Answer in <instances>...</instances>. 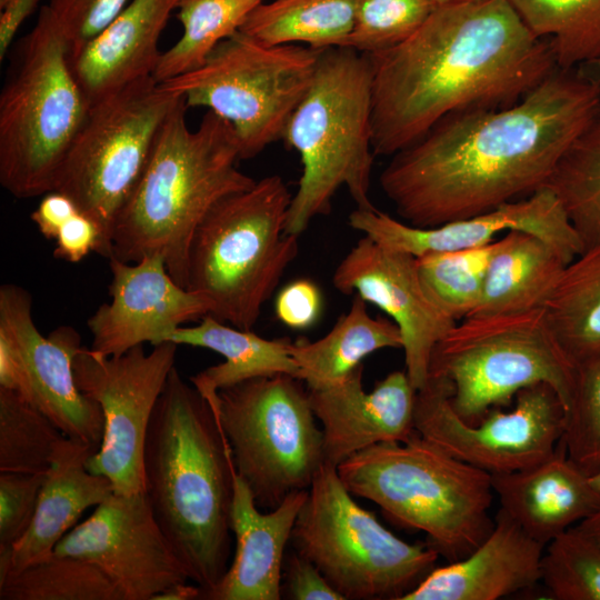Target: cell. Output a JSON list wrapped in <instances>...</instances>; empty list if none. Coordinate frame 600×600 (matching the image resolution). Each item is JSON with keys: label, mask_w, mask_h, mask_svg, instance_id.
Listing matches in <instances>:
<instances>
[{"label": "cell", "mask_w": 600, "mask_h": 600, "mask_svg": "<svg viewBox=\"0 0 600 600\" xmlns=\"http://www.w3.org/2000/svg\"><path fill=\"white\" fill-rule=\"evenodd\" d=\"M96 451L67 436L59 442L29 530L12 548H0V574L53 552L84 510L99 506L114 492L107 477L87 467Z\"/></svg>", "instance_id": "26"}, {"label": "cell", "mask_w": 600, "mask_h": 600, "mask_svg": "<svg viewBox=\"0 0 600 600\" xmlns=\"http://www.w3.org/2000/svg\"><path fill=\"white\" fill-rule=\"evenodd\" d=\"M79 210L70 197L51 191L44 194L30 218L46 239L56 240L60 228Z\"/></svg>", "instance_id": "46"}, {"label": "cell", "mask_w": 600, "mask_h": 600, "mask_svg": "<svg viewBox=\"0 0 600 600\" xmlns=\"http://www.w3.org/2000/svg\"><path fill=\"white\" fill-rule=\"evenodd\" d=\"M599 114L600 82L558 69L513 104L444 117L391 156L380 187L413 227L481 214L546 187Z\"/></svg>", "instance_id": "1"}, {"label": "cell", "mask_w": 600, "mask_h": 600, "mask_svg": "<svg viewBox=\"0 0 600 600\" xmlns=\"http://www.w3.org/2000/svg\"><path fill=\"white\" fill-rule=\"evenodd\" d=\"M589 477L591 484L600 493V470Z\"/></svg>", "instance_id": "52"}, {"label": "cell", "mask_w": 600, "mask_h": 600, "mask_svg": "<svg viewBox=\"0 0 600 600\" xmlns=\"http://www.w3.org/2000/svg\"><path fill=\"white\" fill-rule=\"evenodd\" d=\"M546 187L560 201L582 251L600 247V114L562 154Z\"/></svg>", "instance_id": "33"}, {"label": "cell", "mask_w": 600, "mask_h": 600, "mask_svg": "<svg viewBox=\"0 0 600 600\" xmlns=\"http://www.w3.org/2000/svg\"><path fill=\"white\" fill-rule=\"evenodd\" d=\"M493 492L504 510L542 544L600 508V493L560 443L547 460L514 472L491 474Z\"/></svg>", "instance_id": "25"}, {"label": "cell", "mask_w": 600, "mask_h": 600, "mask_svg": "<svg viewBox=\"0 0 600 600\" xmlns=\"http://www.w3.org/2000/svg\"><path fill=\"white\" fill-rule=\"evenodd\" d=\"M281 594L292 600H344L320 570L294 549L284 554Z\"/></svg>", "instance_id": "43"}, {"label": "cell", "mask_w": 600, "mask_h": 600, "mask_svg": "<svg viewBox=\"0 0 600 600\" xmlns=\"http://www.w3.org/2000/svg\"><path fill=\"white\" fill-rule=\"evenodd\" d=\"M64 437L38 408L0 387V472L47 473Z\"/></svg>", "instance_id": "37"}, {"label": "cell", "mask_w": 600, "mask_h": 600, "mask_svg": "<svg viewBox=\"0 0 600 600\" xmlns=\"http://www.w3.org/2000/svg\"><path fill=\"white\" fill-rule=\"evenodd\" d=\"M0 600H122L93 563L51 552L23 568L0 574Z\"/></svg>", "instance_id": "34"}, {"label": "cell", "mask_w": 600, "mask_h": 600, "mask_svg": "<svg viewBox=\"0 0 600 600\" xmlns=\"http://www.w3.org/2000/svg\"><path fill=\"white\" fill-rule=\"evenodd\" d=\"M363 364L342 380L308 389L316 418L322 424L324 462L338 467L372 444L407 441L413 423L417 390L406 370L393 371L367 392Z\"/></svg>", "instance_id": "21"}, {"label": "cell", "mask_w": 600, "mask_h": 600, "mask_svg": "<svg viewBox=\"0 0 600 600\" xmlns=\"http://www.w3.org/2000/svg\"><path fill=\"white\" fill-rule=\"evenodd\" d=\"M264 0H182L177 18L183 31L162 52L153 78L162 82L200 67L224 39L238 32L249 13Z\"/></svg>", "instance_id": "35"}, {"label": "cell", "mask_w": 600, "mask_h": 600, "mask_svg": "<svg viewBox=\"0 0 600 600\" xmlns=\"http://www.w3.org/2000/svg\"><path fill=\"white\" fill-rule=\"evenodd\" d=\"M301 382L287 373L248 379L219 390L211 406L259 509L308 490L324 463L323 432Z\"/></svg>", "instance_id": "12"}, {"label": "cell", "mask_w": 600, "mask_h": 600, "mask_svg": "<svg viewBox=\"0 0 600 600\" xmlns=\"http://www.w3.org/2000/svg\"><path fill=\"white\" fill-rule=\"evenodd\" d=\"M46 474L0 472V548H12L29 530Z\"/></svg>", "instance_id": "41"}, {"label": "cell", "mask_w": 600, "mask_h": 600, "mask_svg": "<svg viewBox=\"0 0 600 600\" xmlns=\"http://www.w3.org/2000/svg\"><path fill=\"white\" fill-rule=\"evenodd\" d=\"M527 28L547 39L558 69L600 60V0H507Z\"/></svg>", "instance_id": "32"}, {"label": "cell", "mask_w": 600, "mask_h": 600, "mask_svg": "<svg viewBox=\"0 0 600 600\" xmlns=\"http://www.w3.org/2000/svg\"><path fill=\"white\" fill-rule=\"evenodd\" d=\"M322 49L269 46L238 31L222 40L204 62L159 82L228 121L240 160L257 157L283 138L288 121L313 79Z\"/></svg>", "instance_id": "11"}, {"label": "cell", "mask_w": 600, "mask_h": 600, "mask_svg": "<svg viewBox=\"0 0 600 600\" xmlns=\"http://www.w3.org/2000/svg\"><path fill=\"white\" fill-rule=\"evenodd\" d=\"M497 240L473 249L417 257L421 283L431 301L458 322L478 306Z\"/></svg>", "instance_id": "36"}, {"label": "cell", "mask_w": 600, "mask_h": 600, "mask_svg": "<svg viewBox=\"0 0 600 600\" xmlns=\"http://www.w3.org/2000/svg\"><path fill=\"white\" fill-rule=\"evenodd\" d=\"M40 0H0V59L2 60L22 23Z\"/></svg>", "instance_id": "48"}, {"label": "cell", "mask_w": 600, "mask_h": 600, "mask_svg": "<svg viewBox=\"0 0 600 600\" xmlns=\"http://www.w3.org/2000/svg\"><path fill=\"white\" fill-rule=\"evenodd\" d=\"M0 327L14 338L24 362V399L43 412L64 436L97 450L104 418L97 401L78 388L72 360L81 346L80 334L69 326L41 334L32 317L31 294L20 286L0 288Z\"/></svg>", "instance_id": "19"}, {"label": "cell", "mask_w": 600, "mask_h": 600, "mask_svg": "<svg viewBox=\"0 0 600 600\" xmlns=\"http://www.w3.org/2000/svg\"><path fill=\"white\" fill-rule=\"evenodd\" d=\"M451 396L452 386L446 378L429 376L416 394L414 429L452 457L490 474L523 470L547 460L563 437L566 409L548 383L523 388L510 410L492 408L476 424L457 413Z\"/></svg>", "instance_id": "14"}, {"label": "cell", "mask_w": 600, "mask_h": 600, "mask_svg": "<svg viewBox=\"0 0 600 600\" xmlns=\"http://www.w3.org/2000/svg\"><path fill=\"white\" fill-rule=\"evenodd\" d=\"M568 263L544 239L524 231H508L497 239L480 301L468 317L544 308Z\"/></svg>", "instance_id": "27"}, {"label": "cell", "mask_w": 600, "mask_h": 600, "mask_svg": "<svg viewBox=\"0 0 600 600\" xmlns=\"http://www.w3.org/2000/svg\"><path fill=\"white\" fill-rule=\"evenodd\" d=\"M322 297L314 282L298 279L287 284L278 293L274 303L276 316L291 329H307L319 318Z\"/></svg>", "instance_id": "44"}, {"label": "cell", "mask_w": 600, "mask_h": 600, "mask_svg": "<svg viewBox=\"0 0 600 600\" xmlns=\"http://www.w3.org/2000/svg\"><path fill=\"white\" fill-rule=\"evenodd\" d=\"M580 69L588 77L600 82V60L589 63Z\"/></svg>", "instance_id": "51"}, {"label": "cell", "mask_w": 600, "mask_h": 600, "mask_svg": "<svg viewBox=\"0 0 600 600\" xmlns=\"http://www.w3.org/2000/svg\"><path fill=\"white\" fill-rule=\"evenodd\" d=\"M351 494L377 503L397 524L423 531L449 562L491 532V474L461 461L417 431L358 451L337 467Z\"/></svg>", "instance_id": "6"}, {"label": "cell", "mask_w": 600, "mask_h": 600, "mask_svg": "<svg viewBox=\"0 0 600 600\" xmlns=\"http://www.w3.org/2000/svg\"><path fill=\"white\" fill-rule=\"evenodd\" d=\"M181 99L146 77L90 104L53 191L70 197L98 223V254L110 259L117 217L146 169L160 128Z\"/></svg>", "instance_id": "13"}, {"label": "cell", "mask_w": 600, "mask_h": 600, "mask_svg": "<svg viewBox=\"0 0 600 600\" xmlns=\"http://www.w3.org/2000/svg\"><path fill=\"white\" fill-rule=\"evenodd\" d=\"M0 387L22 398L28 387L21 351L12 334L3 327H0Z\"/></svg>", "instance_id": "47"}, {"label": "cell", "mask_w": 600, "mask_h": 600, "mask_svg": "<svg viewBox=\"0 0 600 600\" xmlns=\"http://www.w3.org/2000/svg\"><path fill=\"white\" fill-rule=\"evenodd\" d=\"M436 6L429 0H356L354 22L339 47L376 53L412 36Z\"/></svg>", "instance_id": "39"}, {"label": "cell", "mask_w": 600, "mask_h": 600, "mask_svg": "<svg viewBox=\"0 0 600 600\" xmlns=\"http://www.w3.org/2000/svg\"><path fill=\"white\" fill-rule=\"evenodd\" d=\"M231 531L237 548L232 563L207 600H279L286 547L309 493H290L277 508L262 513L243 479L234 472Z\"/></svg>", "instance_id": "23"}, {"label": "cell", "mask_w": 600, "mask_h": 600, "mask_svg": "<svg viewBox=\"0 0 600 600\" xmlns=\"http://www.w3.org/2000/svg\"><path fill=\"white\" fill-rule=\"evenodd\" d=\"M166 341L210 349L224 358L222 363L190 378L192 386L210 406L219 390L241 381L278 373L296 378L298 374L290 354L289 339H264L251 330L227 326L210 314L202 317L198 326L178 328Z\"/></svg>", "instance_id": "28"}, {"label": "cell", "mask_w": 600, "mask_h": 600, "mask_svg": "<svg viewBox=\"0 0 600 600\" xmlns=\"http://www.w3.org/2000/svg\"><path fill=\"white\" fill-rule=\"evenodd\" d=\"M429 1L432 2L437 7V6H441V4H447V3H452V2H461V1H469V0H429Z\"/></svg>", "instance_id": "53"}, {"label": "cell", "mask_w": 600, "mask_h": 600, "mask_svg": "<svg viewBox=\"0 0 600 600\" xmlns=\"http://www.w3.org/2000/svg\"><path fill=\"white\" fill-rule=\"evenodd\" d=\"M308 491L290 542L344 600H401L434 568L439 553L384 528L353 500L336 467L324 462Z\"/></svg>", "instance_id": "10"}, {"label": "cell", "mask_w": 600, "mask_h": 600, "mask_svg": "<svg viewBox=\"0 0 600 600\" xmlns=\"http://www.w3.org/2000/svg\"><path fill=\"white\" fill-rule=\"evenodd\" d=\"M292 194L278 174L219 200L189 248L187 289L204 296L210 316L251 330L288 266L299 237L284 233Z\"/></svg>", "instance_id": "8"}, {"label": "cell", "mask_w": 600, "mask_h": 600, "mask_svg": "<svg viewBox=\"0 0 600 600\" xmlns=\"http://www.w3.org/2000/svg\"><path fill=\"white\" fill-rule=\"evenodd\" d=\"M349 226L388 249L421 257L431 252L458 251L487 246L500 232L519 230L554 246L569 263L582 244L556 194L543 187L532 194L491 211L431 228H419L371 209L353 210Z\"/></svg>", "instance_id": "18"}, {"label": "cell", "mask_w": 600, "mask_h": 600, "mask_svg": "<svg viewBox=\"0 0 600 600\" xmlns=\"http://www.w3.org/2000/svg\"><path fill=\"white\" fill-rule=\"evenodd\" d=\"M178 344L166 341L146 353L139 344L120 356H102L81 347L72 360L80 391L97 401L104 418L99 449L87 467L107 477L116 493L144 491L143 448L149 423Z\"/></svg>", "instance_id": "15"}, {"label": "cell", "mask_w": 600, "mask_h": 600, "mask_svg": "<svg viewBox=\"0 0 600 600\" xmlns=\"http://www.w3.org/2000/svg\"><path fill=\"white\" fill-rule=\"evenodd\" d=\"M203 590L198 586L178 583L157 594L153 600H196L202 599Z\"/></svg>", "instance_id": "49"}, {"label": "cell", "mask_w": 600, "mask_h": 600, "mask_svg": "<svg viewBox=\"0 0 600 600\" xmlns=\"http://www.w3.org/2000/svg\"><path fill=\"white\" fill-rule=\"evenodd\" d=\"M368 56L374 156H393L451 113L513 104L558 70L549 40L507 0L437 6L407 40Z\"/></svg>", "instance_id": "2"}, {"label": "cell", "mask_w": 600, "mask_h": 600, "mask_svg": "<svg viewBox=\"0 0 600 600\" xmlns=\"http://www.w3.org/2000/svg\"><path fill=\"white\" fill-rule=\"evenodd\" d=\"M386 348H402V337L393 321L372 317L358 294L347 313L321 339H299L290 344L297 378L308 389L332 384L346 378L369 354Z\"/></svg>", "instance_id": "29"}, {"label": "cell", "mask_w": 600, "mask_h": 600, "mask_svg": "<svg viewBox=\"0 0 600 600\" xmlns=\"http://www.w3.org/2000/svg\"><path fill=\"white\" fill-rule=\"evenodd\" d=\"M544 547L500 508L473 551L434 567L401 600H498L530 589L541 580Z\"/></svg>", "instance_id": "22"}, {"label": "cell", "mask_w": 600, "mask_h": 600, "mask_svg": "<svg viewBox=\"0 0 600 600\" xmlns=\"http://www.w3.org/2000/svg\"><path fill=\"white\" fill-rule=\"evenodd\" d=\"M576 371L540 308L457 322L436 344L429 376L451 383L454 410L476 424L492 408L508 406L520 390L540 382L556 390L567 412Z\"/></svg>", "instance_id": "9"}, {"label": "cell", "mask_w": 600, "mask_h": 600, "mask_svg": "<svg viewBox=\"0 0 600 600\" xmlns=\"http://www.w3.org/2000/svg\"><path fill=\"white\" fill-rule=\"evenodd\" d=\"M544 311L576 366L600 357V247L582 251L567 264Z\"/></svg>", "instance_id": "30"}, {"label": "cell", "mask_w": 600, "mask_h": 600, "mask_svg": "<svg viewBox=\"0 0 600 600\" xmlns=\"http://www.w3.org/2000/svg\"><path fill=\"white\" fill-rule=\"evenodd\" d=\"M182 0H131L77 53L72 72L90 104L146 77H153L162 52L159 40Z\"/></svg>", "instance_id": "24"}, {"label": "cell", "mask_w": 600, "mask_h": 600, "mask_svg": "<svg viewBox=\"0 0 600 600\" xmlns=\"http://www.w3.org/2000/svg\"><path fill=\"white\" fill-rule=\"evenodd\" d=\"M574 527L600 544V508Z\"/></svg>", "instance_id": "50"}, {"label": "cell", "mask_w": 600, "mask_h": 600, "mask_svg": "<svg viewBox=\"0 0 600 600\" xmlns=\"http://www.w3.org/2000/svg\"><path fill=\"white\" fill-rule=\"evenodd\" d=\"M0 93V183L12 196L54 190L90 108L69 62V43L48 6L14 46Z\"/></svg>", "instance_id": "7"}, {"label": "cell", "mask_w": 600, "mask_h": 600, "mask_svg": "<svg viewBox=\"0 0 600 600\" xmlns=\"http://www.w3.org/2000/svg\"><path fill=\"white\" fill-rule=\"evenodd\" d=\"M234 472L210 403L174 366L144 440V493L202 598L229 568Z\"/></svg>", "instance_id": "3"}, {"label": "cell", "mask_w": 600, "mask_h": 600, "mask_svg": "<svg viewBox=\"0 0 600 600\" xmlns=\"http://www.w3.org/2000/svg\"><path fill=\"white\" fill-rule=\"evenodd\" d=\"M129 2V0H49L47 6L69 43V54H74L99 34Z\"/></svg>", "instance_id": "42"}, {"label": "cell", "mask_w": 600, "mask_h": 600, "mask_svg": "<svg viewBox=\"0 0 600 600\" xmlns=\"http://www.w3.org/2000/svg\"><path fill=\"white\" fill-rule=\"evenodd\" d=\"M552 599L600 600V544L576 527L546 544L541 580Z\"/></svg>", "instance_id": "38"}, {"label": "cell", "mask_w": 600, "mask_h": 600, "mask_svg": "<svg viewBox=\"0 0 600 600\" xmlns=\"http://www.w3.org/2000/svg\"><path fill=\"white\" fill-rule=\"evenodd\" d=\"M101 230L98 223L79 210L59 230L53 256L71 263L81 261L91 251L99 253Z\"/></svg>", "instance_id": "45"}, {"label": "cell", "mask_w": 600, "mask_h": 600, "mask_svg": "<svg viewBox=\"0 0 600 600\" xmlns=\"http://www.w3.org/2000/svg\"><path fill=\"white\" fill-rule=\"evenodd\" d=\"M111 301L101 304L88 319L99 354L120 356L149 342L157 346L183 323L210 313L211 303L202 294L178 284L160 256L137 262L109 259Z\"/></svg>", "instance_id": "20"}, {"label": "cell", "mask_w": 600, "mask_h": 600, "mask_svg": "<svg viewBox=\"0 0 600 600\" xmlns=\"http://www.w3.org/2000/svg\"><path fill=\"white\" fill-rule=\"evenodd\" d=\"M54 552L96 564L122 600H153L189 576L157 522L144 493L113 492L69 531Z\"/></svg>", "instance_id": "16"}, {"label": "cell", "mask_w": 600, "mask_h": 600, "mask_svg": "<svg viewBox=\"0 0 600 600\" xmlns=\"http://www.w3.org/2000/svg\"><path fill=\"white\" fill-rule=\"evenodd\" d=\"M356 0H272L256 7L239 31L269 46L339 47L354 22Z\"/></svg>", "instance_id": "31"}, {"label": "cell", "mask_w": 600, "mask_h": 600, "mask_svg": "<svg viewBox=\"0 0 600 600\" xmlns=\"http://www.w3.org/2000/svg\"><path fill=\"white\" fill-rule=\"evenodd\" d=\"M560 443L567 456L587 474L600 470V357L577 364Z\"/></svg>", "instance_id": "40"}, {"label": "cell", "mask_w": 600, "mask_h": 600, "mask_svg": "<svg viewBox=\"0 0 600 600\" xmlns=\"http://www.w3.org/2000/svg\"><path fill=\"white\" fill-rule=\"evenodd\" d=\"M372 68L367 53L347 47L321 50L306 94L283 138L300 156L302 173L288 209L284 233L300 236L330 213L341 187L360 209H371Z\"/></svg>", "instance_id": "5"}, {"label": "cell", "mask_w": 600, "mask_h": 600, "mask_svg": "<svg viewBox=\"0 0 600 600\" xmlns=\"http://www.w3.org/2000/svg\"><path fill=\"white\" fill-rule=\"evenodd\" d=\"M187 109L182 97L160 128L146 169L117 217L110 257L137 262L160 256L186 289L198 226L219 200L256 182L237 167L240 150L232 126L208 110L190 130Z\"/></svg>", "instance_id": "4"}, {"label": "cell", "mask_w": 600, "mask_h": 600, "mask_svg": "<svg viewBox=\"0 0 600 600\" xmlns=\"http://www.w3.org/2000/svg\"><path fill=\"white\" fill-rule=\"evenodd\" d=\"M332 283L341 293L358 294L392 319L402 337L406 372L417 391L424 387L432 351L457 322L428 297L417 258L363 236L336 268Z\"/></svg>", "instance_id": "17"}]
</instances>
